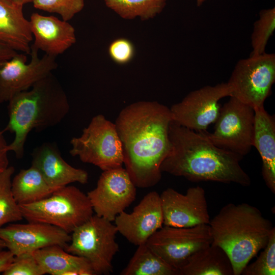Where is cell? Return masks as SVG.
<instances>
[{
    "instance_id": "e575fe53",
    "label": "cell",
    "mask_w": 275,
    "mask_h": 275,
    "mask_svg": "<svg viewBox=\"0 0 275 275\" xmlns=\"http://www.w3.org/2000/svg\"><path fill=\"white\" fill-rule=\"evenodd\" d=\"M7 2L17 5L24 6L26 4L32 3L33 0H4Z\"/></svg>"
},
{
    "instance_id": "f546056e",
    "label": "cell",
    "mask_w": 275,
    "mask_h": 275,
    "mask_svg": "<svg viewBox=\"0 0 275 275\" xmlns=\"http://www.w3.org/2000/svg\"><path fill=\"white\" fill-rule=\"evenodd\" d=\"M44 272L32 253H23L14 257L4 275H43Z\"/></svg>"
},
{
    "instance_id": "277c9868",
    "label": "cell",
    "mask_w": 275,
    "mask_h": 275,
    "mask_svg": "<svg viewBox=\"0 0 275 275\" xmlns=\"http://www.w3.org/2000/svg\"><path fill=\"white\" fill-rule=\"evenodd\" d=\"M212 242L227 253L234 275H240L245 266L267 245L273 229L256 207L243 203L227 204L210 221Z\"/></svg>"
},
{
    "instance_id": "9c48e42d",
    "label": "cell",
    "mask_w": 275,
    "mask_h": 275,
    "mask_svg": "<svg viewBox=\"0 0 275 275\" xmlns=\"http://www.w3.org/2000/svg\"><path fill=\"white\" fill-rule=\"evenodd\" d=\"M254 120L252 107L230 97L220 108L213 132L202 131L215 145L242 158L253 147Z\"/></svg>"
},
{
    "instance_id": "d6986e66",
    "label": "cell",
    "mask_w": 275,
    "mask_h": 275,
    "mask_svg": "<svg viewBox=\"0 0 275 275\" xmlns=\"http://www.w3.org/2000/svg\"><path fill=\"white\" fill-rule=\"evenodd\" d=\"M23 7L0 0V43L30 54L33 37Z\"/></svg>"
},
{
    "instance_id": "5b68a950",
    "label": "cell",
    "mask_w": 275,
    "mask_h": 275,
    "mask_svg": "<svg viewBox=\"0 0 275 275\" xmlns=\"http://www.w3.org/2000/svg\"><path fill=\"white\" fill-rule=\"evenodd\" d=\"M19 206L28 222L53 225L69 234L94 213L87 195L74 186H64L41 200Z\"/></svg>"
},
{
    "instance_id": "4316f807",
    "label": "cell",
    "mask_w": 275,
    "mask_h": 275,
    "mask_svg": "<svg viewBox=\"0 0 275 275\" xmlns=\"http://www.w3.org/2000/svg\"><path fill=\"white\" fill-rule=\"evenodd\" d=\"M275 29V8L260 11L258 19L254 24L251 35L252 51L255 56L265 52L268 41Z\"/></svg>"
},
{
    "instance_id": "7a4b0ae2",
    "label": "cell",
    "mask_w": 275,
    "mask_h": 275,
    "mask_svg": "<svg viewBox=\"0 0 275 275\" xmlns=\"http://www.w3.org/2000/svg\"><path fill=\"white\" fill-rule=\"evenodd\" d=\"M171 148L160 166L161 172L192 182L234 183L248 186L251 181L238 155L215 145L202 131L172 121L169 128Z\"/></svg>"
},
{
    "instance_id": "cb8c5ba5",
    "label": "cell",
    "mask_w": 275,
    "mask_h": 275,
    "mask_svg": "<svg viewBox=\"0 0 275 275\" xmlns=\"http://www.w3.org/2000/svg\"><path fill=\"white\" fill-rule=\"evenodd\" d=\"M121 275H178L176 269L167 263L146 243L138 246Z\"/></svg>"
},
{
    "instance_id": "3957f363",
    "label": "cell",
    "mask_w": 275,
    "mask_h": 275,
    "mask_svg": "<svg viewBox=\"0 0 275 275\" xmlns=\"http://www.w3.org/2000/svg\"><path fill=\"white\" fill-rule=\"evenodd\" d=\"M70 109L67 95L51 73L37 81L30 89L14 96L9 101V121L4 131L14 134L8 151L17 158L23 157L29 133L39 132L59 124Z\"/></svg>"
},
{
    "instance_id": "8d00e7d4",
    "label": "cell",
    "mask_w": 275,
    "mask_h": 275,
    "mask_svg": "<svg viewBox=\"0 0 275 275\" xmlns=\"http://www.w3.org/2000/svg\"><path fill=\"white\" fill-rule=\"evenodd\" d=\"M206 1H207V0H197V6H200Z\"/></svg>"
},
{
    "instance_id": "9a60e30c",
    "label": "cell",
    "mask_w": 275,
    "mask_h": 275,
    "mask_svg": "<svg viewBox=\"0 0 275 275\" xmlns=\"http://www.w3.org/2000/svg\"><path fill=\"white\" fill-rule=\"evenodd\" d=\"M0 238L16 256L54 245L66 247L71 235L53 225L39 222L10 224L0 227Z\"/></svg>"
},
{
    "instance_id": "603a6c76",
    "label": "cell",
    "mask_w": 275,
    "mask_h": 275,
    "mask_svg": "<svg viewBox=\"0 0 275 275\" xmlns=\"http://www.w3.org/2000/svg\"><path fill=\"white\" fill-rule=\"evenodd\" d=\"M12 190L19 205L33 203L50 196L55 190L34 166L22 169L12 180Z\"/></svg>"
},
{
    "instance_id": "6da1fadb",
    "label": "cell",
    "mask_w": 275,
    "mask_h": 275,
    "mask_svg": "<svg viewBox=\"0 0 275 275\" xmlns=\"http://www.w3.org/2000/svg\"><path fill=\"white\" fill-rule=\"evenodd\" d=\"M170 108L157 101L129 104L118 115L116 130L120 139L123 164L136 187L148 188L161 179L160 168L171 148Z\"/></svg>"
},
{
    "instance_id": "d4e9b609",
    "label": "cell",
    "mask_w": 275,
    "mask_h": 275,
    "mask_svg": "<svg viewBox=\"0 0 275 275\" xmlns=\"http://www.w3.org/2000/svg\"><path fill=\"white\" fill-rule=\"evenodd\" d=\"M167 0H104L106 6L122 18H153L164 8Z\"/></svg>"
},
{
    "instance_id": "83f0119b",
    "label": "cell",
    "mask_w": 275,
    "mask_h": 275,
    "mask_svg": "<svg viewBox=\"0 0 275 275\" xmlns=\"http://www.w3.org/2000/svg\"><path fill=\"white\" fill-rule=\"evenodd\" d=\"M256 260L248 264L242 270L243 275L275 274V228L272 229L267 245Z\"/></svg>"
},
{
    "instance_id": "d6a6232c",
    "label": "cell",
    "mask_w": 275,
    "mask_h": 275,
    "mask_svg": "<svg viewBox=\"0 0 275 275\" xmlns=\"http://www.w3.org/2000/svg\"><path fill=\"white\" fill-rule=\"evenodd\" d=\"M15 256L8 250H0V273L4 272L10 266L14 259Z\"/></svg>"
},
{
    "instance_id": "7402d4cb",
    "label": "cell",
    "mask_w": 275,
    "mask_h": 275,
    "mask_svg": "<svg viewBox=\"0 0 275 275\" xmlns=\"http://www.w3.org/2000/svg\"><path fill=\"white\" fill-rule=\"evenodd\" d=\"M178 275H234L226 252L211 243L191 255L178 269Z\"/></svg>"
},
{
    "instance_id": "ac0fdd59",
    "label": "cell",
    "mask_w": 275,
    "mask_h": 275,
    "mask_svg": "<svg viewBox=\"0 0 275 275\" xmlns=\"http://www.w3.org/2000/svg\"><path fill=\"white\" fill-rule=\"evenodd\" d=\"M29 21L34 38L31 46L45 54L57 57L76 42L74 28L68 21L37 12L31 15Z\"/></svg>"
},
{
    "instance_id": "f1b7e54d",
    "label": "cell",
    "mask_w": 275,
    "mask_h": 275,
    "mask_svg": "<svg viewBox=\"0 0 275 275\" xmlns=\"http://www.w3.org/2000/svg\"><path fill=\"white\" fill-rule=\"evenodd\" d=\"M34 8L59 14L62 19L68 21L85 6L84 0H33Z\"/></svg>"
},
{
    "instance_id": "8992f818",
    "label": "cell",
    "mask_w": 275,
    "mask_h": 275,
    "mask_svg": "<svg viewBox=\"0 0 275 275\" xmlns=\"http://www.w3.org/2000/svg\"><path fill=\"white\" fill-rule=\"evenodd\" d=\"M117 233L112 222L93 215L72 231L65 250L86 259L95 274H109L113 271V258L119 249L116 241Z\"/></svg>"
},
{
    "instance_id": "5bb4252c",
    "label": "cell",
    "mask_w": 275,
    "mask_h": 275,
    "mask_svg": "<svg viewBox=\"0 0 275 275\" xmlns=\"http://www.w3.org/2000/svg\"><path fill=\"white\" fill-rule=\"evenodd\" d=\"M160 196L164 226L187 228L209 224L205 192L202 187H190L185 195L168 188Z\"/></svg>"
},
{
    "instance_id": "44dd1931",
    "label": "cell",
    "mask_w": 275,
    "mask_h": 275,
    "mask_svg": "<svg viewBox=\"0 0 275 275\" xmlns=\"http://www.w3.org/2000/svg\"><path fill=\"white\" fill-rule=\"evenodd\" d=\"M45 274L51 275H94L89 262L85 258L67 252L54 245L32 253Z\"/></svg>"
},
{
    "instance_id": "52a82bcc",
    "label": "cell",
    "mask_w": 275,
    "mask_h": 275,
    "mask_svg": "<svg viewBox=\"0 0 275 275\" xmlns=\"http://www.w3.org/2000/svg\"><path fill=\"white\" fill-rule=\"evenodd\" d=\"M70 143V155L84 163L103 171L122 167V147L116 125L102 115L93 117L81 135L72 138Z\"/></svg>"
},
{
    "instance_id": "836d02e7",
    "label": "cell",
    "mask_w": 275,
    "mask_h": 275,
    "mask_svg": "<svg viewBox=\"0 0 275 275\" xmlns=\"http://www.w3.org/2000/svg\"><path fill=\"white\" fill-rule=\"evenodd\" d=\"M18 52L0 43V61L11 58Z\"/></svg>"
},
{
    "instance_id": "4fadbf2b",
    "label": "cell",
    "mask_w": 275,
    "mask_h": 275,
    "mask_svg": "<svg viewBox=\"0 0 275 275\" xmlns=\"http://www.w3.org/2000/svg\"><path fill=\"white\" fill-rule=\"evenodd\" d=\"M136 187L120 167L103 171L96 187L87 195L95 214L112 222L135 200Z\"/></svg>"
},
{
    "instance_id": "ba28073f",
    "label": "cell",
    "mask_w": 275,
    "mask_h": 275,
    "mask_svg": "<svg viewBox=\"0 0 275 275\" xmlns=\"http://www.w3.org/2000/svg\"><path fill=\"white\" fill-rule=\"evenodd\" d=\"M275 81V55L264 52L239 60L228 81L230 96L254 109L264 106Z\"/></svg>"
},
{
    "instance_id": "30bf717a",
    "label": "cell",
    "mask_w": 275,
    "mask_h": 275,
    "mask_svg": "<svg viewBox=\"0 0 275 275\" xmlns=\"http://www.w3.org/2000/svg\"><path fill=\"white\" fill-rule=\"evenodd\" d=\"M212 242L209 224H201L187 228L164 226L146 244L178 272L191 255Z\"/></svg>"
},
{
    "instance_id": "484cf974",
    "label": "cell",
    "mask_w": 275,
    "mask_h": 275,
    "mask_svg": "<svg viewBox=\"0 0 275 275\" xmlns=\"http://www.w3.org/2000/svg\"><path fill=\"white\" fill-rule=\"evenodd\" d=\"M14 171L13 166H9L0 174V227L23 218L12 190V176Z\"/></svg>"
},
{
    "instance_id": "8fae6325",
    "label": "cell",
    "mask_w": 275,
    "mask_h": 275,
    "mask_svg": "<svg viewBox=\"0 0 275 275\" xmlns=\"http://www.w3.org/2000/svg\"><path fill=\"white\" fill-rule=\"evenodd\" d=\"M38 50L31 45V58L18 52L9 59L0 61V103L30 89L37 81L58 67L56 57L46 54L40 58Z\"/></svg>"
},
{
    "instance_id": "2e32d148",
    "label": "cell",
    "mask_w": 275,
    "mask_h": 275,
    "mask_svg": "<svg viewBox=\"0 0 275 275\" xmlns=\"http://www.w3.org/2000/svg\"><path fill=\"white\" fill-rule=\"evenodd\" d=\"M114 221L118 232L129 242L137 246L146 243L163 225L160 195L155 191L149 193L131 213L124 211Z\"/></svg>"
},
{
    "instance_id": "e0dca14e",
    "label": "cell",
    "mask_w": 275,
    "mask_h": 275,
    "mask_svg": "<svg viewBox=\"0 0 275 275\" xmlns=\"http://www.w3.org/2000/svg\"><path fill=\"white\" fill-rule=\"evenodd\" d=\"M31 156L32 165L40 171L48 184L54 190L72 183L85 184L88 181V173L68 163L54 143H43L33 150Z\"/></svg>"
},
{
    "instance_id": "4dcf8cb0",
    "label": "cell",
    "mask_w": 275,
    "mask_h": 275,
    "mask_svg": "<svg viewBox=\"0 0 275 275\" xmlns=\"http://www.w3.org/2000/svg\"><path fill=\"white\" fill-rule=\"evenodd\" d=\"M134 47L132 42L125 38L113 41L108 47V54L117 64L123 65L129 63L134 55Z\"/></svg>"
},
{
    "instance_id": "7c38bea8",
    "label": "cell",
    "mask_w": 275,
    "mask_h": 275,
    "mask_svg": "<svg viewBox=\"0 0 275 275\" xmlns=\"http://www.w3.org/2000/svg\"><path fill=\"white\" fill-rule=\"evenodd\" d=\"M227 96L230 90L227 82L191 91L170 108L172 121L196 131L206 130L218 116V101Z\"/></svg>"
},
{
    "instance_id": "ffe728a7",
    "label": "cell",
    "mask_w": 275,
    "mask_h": 275,
    "mask_svg": "<svg viewBox=\"0 0 275 275\" xmlns=\"http://www.w3.org/2000/svg\"><path fill=\"white\" fill-rule=\"evenodd\" d=\"M253 140L262 161V174L266 185L275 193V120L264 106L254 109Z\"/></svg>"
},
{
    "instance_id": "1f68e13d",
    "label": "cell",
    "mask_w": 275,
    "mask_h": 275,
    "mask_svg": "<svg viewBox=\"0 0 275 275\" xmlns=\"http://www.w3.org/2000/svg\"><path fill=\"white\" fill-rule=\"evenodd\" d=\"M4 130L0 128V174L9 167L8 145L4 135Z\"/></svg>"
},
{
    "instance_id": "d590c367",
    "label": "cell",
    "mask_w": 275,
    "mask_h": 275,
    "mask_svg": "<svg viewBox=\"0 0 275 275\" xmlns=\"http://www.w3.org/2000/svg\"><path fill=\"white\" fill-rule=\"evenodd\" d=\"M6 248L5 243L4 241L0 238V250Z\"/></svg>"
}]
</instances>
